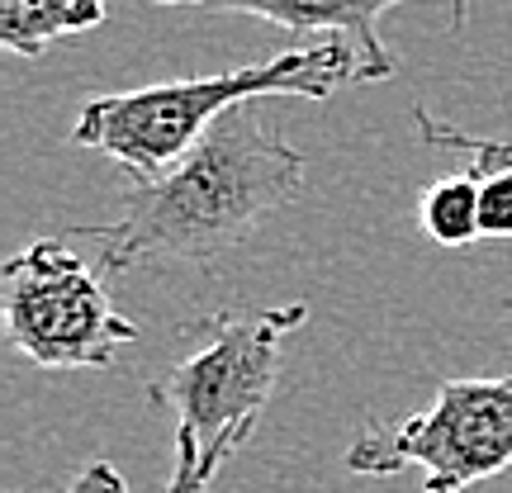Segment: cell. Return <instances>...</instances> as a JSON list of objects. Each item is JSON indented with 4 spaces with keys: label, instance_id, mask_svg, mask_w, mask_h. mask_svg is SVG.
<instances>
[{
    "label": "cell",
    "instance_id": "obj_1",
    "mask_svg": "<svg viewBox=\"0 0 512 493\" xmlns=\"http://www.w3.org/2000/svg\"><path fill=\"white\" fill-rule=\"evenodd\" d=\"M304 152L285 128L261 124L256 100L233 105L181 162L128 190L114 223L76 228L100 247V271L143 261H214L247 242L280 204L304 190Z\"/></svg>",
    "mask_w": 512,
    "mask_h": 493
},
{
    "label": "cell",
    "instance_id": "obj_2",
    "mask_svg": "<svg viewBox=\"0 0 512 493\" xmlns=\"http://www.w3.org/2000/svg\"><path fill=\"white\" fill-rule=\"evenodd\" d=\"M347 81H361L356 48L347 38H323V43L261 57L252 67H233L219 76H190V81H166V86H143V91L95 95L76 114L72 143L119 162L138 181H152L181 162L233 105L266 100V95L328 100Z\"/></svg>",
    "mask_w": 512,
    "mask_h": 493
},
{
    "label": "cell",
    "instance_id": "obj_3",
    "mask_svg": "<svg viewBox=\"0 0 512 493\" xmlns=\"http://www.w3.org/2000/svg\"><path fill=\"white\" fill-rule=\"evenodd\" d=\"M309 323V304H275V309H219L195 323L200 347L181 356L162 380H152L147 399L176 413V427H190L209 470L252 437L261 408L271 403L285 347Z\"/></svg>",
    "mask_w": 512,
    "mask_h": 493
},
{
    "label": "cell",
    "instance_id": "obj_4",
    "mask_svg": "<svg viewBox=\"0 0 512 493\" xmlns=\"http://www.w3.org/2000/svg\"><path fill=\"white\" fill-rule=\"evenodd\" d=\"M512 465V375L446 380L422 413L366 427L351 441V475L422 470V493H470Z\"/></svg>",
    "mask_w": 512,
    "mask_h": 493
},
{
    "label": "cell",
    "instance_id": "obj_5",
    "mask_svg": "<svg viewBox=\"0 0 512 493\" xmlns=\"http://www.w3.org/2000/svg\"><path fill=\"white\" fill-rule=\"evenodd\" d=\"M0 318L10 347L43 370H105L124 342H138V323L62 238H38L5 261Z\"/></svg>",
    "mask_w": 512,
    "mask_h": 493
},
{
    "label": "cell",
    "instance_id": "obj_6",
    "mask_svg": "<svg viewBox=\"0 0 512 493\" xmlns=\"http://www.w3.org/2000/svg\"><path fill=\"white\" fill-rule=\"evenodd\" d=\"M152 5H190V10H228V15H256L280 24L294 38L332 34L347 38L356 57H361V81H389L394 76V57L384 53L380 24L384 10L408 5V0H152ZM456 5V29H465V10L470 0H451Z\"/></svg>",
    "mask_w": 512,
    "mask_h": 493
},
{
    "label": "cell",
    "instance_id": "obj_7",
    "mask_svg": "<svg viewBox=\"0 0 512 493\" xmlns=\"http://www.w3.org/2000/svg\"><path fill=\"white\" fill-rule=\"evenodd\" d=\"M105 0H0V48L15 57H43L53 43L100 29Z\"/></svg>",
    "mask_w": 512,
    "mask_h": 493
},
{
    "label": "cell",
    "instance_id": "obj_8",
    "mask_svg": "<svg viewBox=\"0 0 512 493\" xmlns=\"http://www.w3.org/2000/svg\"><path fill=\"white\" fill-rule=\"evenodd\" d=\"M422 233L437 242V247H470L479 242V176L475 171H456V176H441L427 185L422 195Z\"/></svg>",
    "mask_w": 512,
    "mask_h": 493
},
{
    "label": "cell",
    "instance_id": "obj_9",
    "mask_svg": "<svg viewBox=\"0 0 512 493\" xmlns=\"http://www.w3.org/2000/svg\"><path fill=\"white\" fill-rule=\"evenodd\" d=\"M209 460H204L200 441L190 427H176V465H171V479H166V493H209Z\"/></svg>",
    "mask_w": 512,
    "mask_h": 493
},
{
    "label": "cell",
    "instance_id": "obj_10",
    "mask_svg": "<svg viewBox=\"0 0 512 493\" xmlns=\"http://www.w3.org/2000/svg\"><path fill=\"white\" fill-rule=\"evenodd\" d=\"M62 493H128V479L114 470L110 460H91Z\"/></svg>",
    "mask_w": 512,
    "mask_h": 493
},
{
    "label": "cell",
    "instance_id": "obj_11",
    "mask_svg": "<svg viewBox=\"0 0 512 493\" xmlns=\"http://www.w3.org/2000/svg\"><path fill=\"white\" fill-rule=\"evenodd\" d=\"M503 152H508V162H512V143H503Z\"/></svg>",
    "mask_w": 512,
    "mask_h": 493
}]
</instances>
